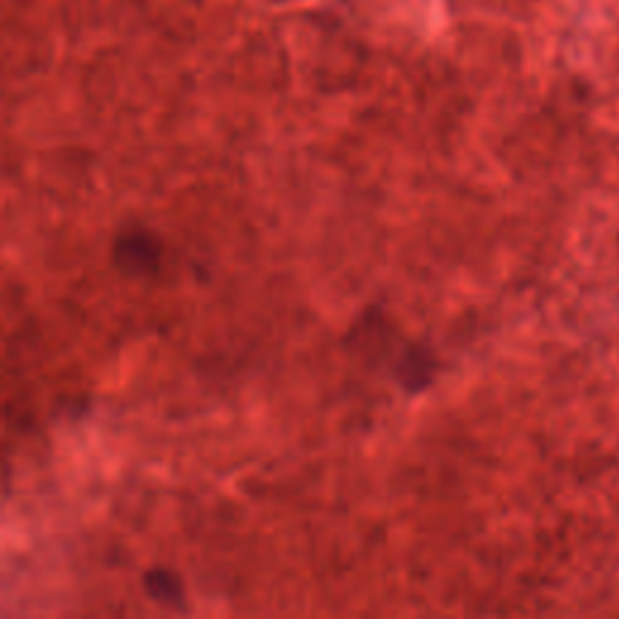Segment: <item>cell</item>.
<instances>
[{
  "instance_id": "obj_1",
  "label": "cell",
  "mask_w": 619,
  "mask_h": 619,
  "mask_svg": "<svg viewBox=\"0 0 619 619\" xmlns=\"http://www.w3.org/2000/svg\"><path fill=\"white\" fill-rule=\"evenodd\" d=\"M160 259H163V245L146 228L124 230L114 242V264L119 266V271L136 279L153 276L160 269Z\"/></svg>"
},
{
  "instance_id": "obj_2",
  "label": "cell",
  "mask_w": 619,
  "mask_h": 619,
  "mask_svg": "<svg viewBox=\"0 0 619 619\" xmlns=\"http://www.w3.org/2000/svg\"><path fill=\"white\" fill-rule=\"evenodd\" d=\"M146 590L158 600V603L165 605L182 603V583H179V578L175 574H170V571L163 569L150 571L146 576Z\"/></svg>"
}]
</instances>
